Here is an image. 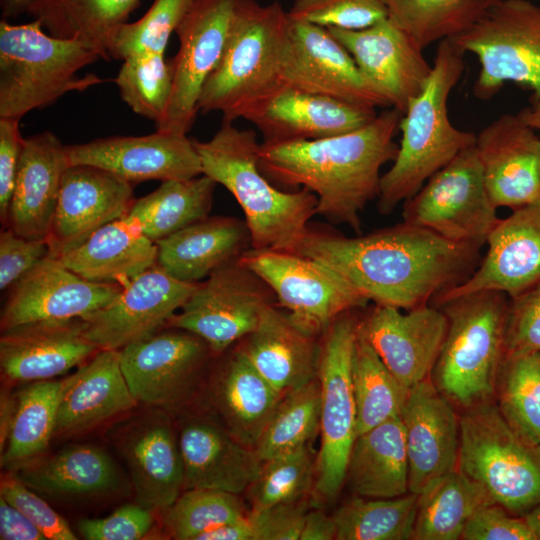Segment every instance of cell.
Listing matches in <instances>:
<instances>
[{
    "label": "cell",
    "instance_id": "cell-1",
    "mask_svg": "<svg viewBox=\"0 0 540 540\" xmlns=\"http://www.w3.org/2000/svg\"><path fill=\"white\" fill-rule=\"evenodd\" d=\"M481 248L403 221L356 237L309 228L294 252L325 265L368 301L407 311L464 282Z\"/></svg>",
    "mask_w": 540,
    "mask_h": 540
},
{
    "label": "cell",
    "instance_id": "cell-2",
    "mask_svg": "<svg viewBox=\"0 0 540 540\" xmlns=\"http://www.w3.org/2000/svg\"><path fill=\"white\" fill-rule=\"evenodd\" d=\"M403 114L386 109L367 125L316 140L260 143L259 166L268 179L306 188L317 197L315 215L361 234V212L378 198L381 168L396 158Z\"/></svg>",
    "mask_w": 540,
    "mask_h": 540
},
{
    "label": "cell",
    "instance_id": "cell-3",
    "mask_svg": "<svg viewBox=\"0 0 540 540\" xmlns=\"http://www.w3.org/2000/svg\"><path fill=\"white\" fill-rule=\"evenodd\" d=\"M232 123L223 121L207 141L193 140L202 174L240 205L251 248L294 252L315 215L317 197L306 188L285 192L274 187L260 169L256 133Z\"/></svg>",
    "mask_w": 540,
    "mask_h": 540
},
{
    "label": "cell",
    "instance_id": "cell-4",
    "mask_svg": "<svg viewBox=\"0 0 540 540\" xmlns=\"http://www.w3.org/2000/svg\"><path fill=\"white\" fill-rule=\"evenodd\" d=\"M463 55L450 39L438 43L431 74L401 118L398 152L380 181V214L392 213L433 174L475 144L476 134L456 128L448 116L450 93L465 69Z\"/></svg>",
    "mask_w": 540,
    "mask_h": 540
},
{
    "label": "cell",
    "instance_id": "cell-5",
    "mask_svg": "<svg viewBox=\"0 0 540 540\" xmlns=\"http://www.w3.org/2000/svg\"><path fill=\"white\" fill-rule=\"evenodd\" d=\"M289 24L279 1L239 0L222 56L203 85L199 111L220 112L228 122L246 119L282 87Z\"/></svg>",
    "mask_w": 540,
    "mask_h": 540
},
{
    "label": "cell",
    "instance_id": "cell-6",
    "mask_svg": "<svg viewBox=\"0 0 540 540\" xmlns=\"http://www.w3.org/2000/svg\"><path fill=\"white\" fill-rule=\"evenodd\" d=\"M448 329L431 380L455 407L464 410L495 398L506 355L509 297L475 292L439 305Z\"/></svg>",
    "mask_w": 540,
    "mask_h": 540
},
{
    "label": "cell",
    "instance_id": "cell-7",
    "mask_svg": "<svg viewBox=\"0 0 540 540\" xmlns=\"http://www.w3.org/2000/svg\"><path fill=\"white\" fill-rule=\"evenodd\" d=\"M101 58L76 39L45 33L37 19L26 24L0 22V118L19 119L70 91H83L103 80L78 72Z\"/></svg>",
    "mask_w": 540,
    "mask_h": 540
},
{
    "label": "cell",
    "instance_id": "cell-8",
    "mask_svg": "<svg viewBox=\"0 0 540 540\" xmlns=\"http://www.w3.org/2000/svg\"><path fill=\"white\" fill-rule=\"evenodd\" d=\"M458 469L513 515L540 503V447L511 425L495 398L462 410Z\"/></svg>",
    "mask_w": 540,
    "mask_h": 540
},
{
    "label": "cell",
    "instance_id": "cell-9",
    "mask_svg": "<svg viewBox=\"0 0 540 540\" xmlns=\"http://www.w3.org/2000/svg\"><path fill=\"white\" fill-rule=\"evenodd\" d=\"M353 311L336 318L323 333L320 343L321 441L314 491L327 501L337 497L345 482L349 456L357 437L351 364L360 319Z\"/></svg>",
    "mask_w": 540,
    "mask_h": 540
},
{
    "label": "cell",
    "instance_id": "cell-10",
    "mask_svg": "<svg viewBox=\"0 0 540 540\" xmlns=\"http://www.w3.org/2000/svg\"><path fill=\"white\" fill-rule=\"evenodd\" d=\"M462 53L474 54L480 71L473 93L492 98L514 82L540 98V6L529 0H501L473 27L450 39Z\"/></svg>",
    "mask_w": 540,
    "mask_h": 540
},
{
    "label": "cell",
    "instance_id": "cell-11",
    "mask_svg": "<svg viewBox=\"0 0 540 540\" xmlns=\"http://www.w3.org/2000/svg\"><path fill=\"white\" fill-rule=\"evenodd\" d=\"M492 203L475 144L461 151L403 202V221L459 243L483 247L501 218Z\"/></svg>",
    "mask_w": 540,
    "mask_h": 540
},
{
    "label": "cell",
    "instance_id": "cell-12",
    "mask_svg": "<svg viewBox=\"0 0 540 540\" xmlns=\"http://www.w3.org/2000/svg\"><path fill=\"white\" fill-rule=\"evenodd\" d=\"M239 260L265 282L297 326L317 337L336 318L369 302L334 271L295 252L249 248Z\"/></svg>",
    "mask_w": 540,
    "mask_h": 540
},
{
    "label": "cell",
    "instance_id": "cell-13",
    "mask_svg": "<svg viewBox=\"0 0 540 540\" xmlns=\"http://www.w3.org/2000/svg\"><path fill=\"white\" fill-rule=\"evenodd\" d=\"M271 289L239 257L215 269L197 288L168 327L202 338L212 352L220 353L258 326L273 305Z\"/></svg>",
    "mask_w": 540,
    "mask_h": 540
},
{
    "label": "cell",
    "instance_id": "cell-14",
    "mask_svg": "<svg viewBox=\"0 0 540 540\" xmlns=\"http://www.w3.org/2000/svg\"><path fill=\"white\" fill-rule=\"evenodd\" d=\"M239 0H194L175 33L179 40L173 64V88L163 119L155 130L187 135L197 117L208 76L218 64Z\"/></svg>",
    "mask_w": 540,
    "mask_h": 540
},
{
    "label": "cell",
    "instance_id": "cell-15",
    "mask_svg": "<svg viewBox=\"0 0 540 540\" xmlns=\"http://www.w3.org/2000/svg\"><path fill=\"white\" fill-rule=\"evenodd\" d=\"M281 83L368 109L389 107L327 28L291 18Z\"/></svg>",
    "mask_w": 540,
    "mask_h": 540
},
{
    "label": "cell",
    "instance_id": "cell-16",
    "mask_svg": "<svg viewBox=\"0 0 540 540\" xmlns=\"http://www.w3.org/2000/svg\"><path fill=\"white\" fill-rule=\"evenodd\" d=\"M160 329L120 352V365L137 402L170 407L194 388L210 352L199 336L183 329Z\"/></svg>",
    "mask_w": 540,
    "mask_h": 540
},
{
    "label": "cell",
    "instance_id": "cell-17",
    "mask_svg": "<svg viewBox=\"0 0 540 540\" xmlns=\"http://www.w3.org/2000/svg\"><path fill=\"white\" fill-rule=\"evenodd\" d=\"M198 283L177 280L154 265L107 304L82 317L85 334L99 350L119 351L167 325Z\"/></svg>",
    "mask_w": 540,
    "mask_h": 540
},
{
    "label": "cell",
    "instance_id": "cell-18",
    "mask_svg": "<svg viewBox=\"0 0 540 540\" xmlns=\"http://www.w3.org/2000/svg\"><path fill=\"white\" fill-rule=\"evenodd\" d=\"M487 250L461 284L431 302L438 307L455 297L497 291L515 297L540 283V199L512 210L489 234Z\"/></svg>",
    "mask_w": 540,
    "mask_h": 540
},
{
    "label": "cell",
    "instance_id": "cell-19",
    "mask_svg": "<svg viewBox=\"0 0 540 540\" xmlns=\"http://www.w3.org/2000/svg\"><path fill=\"white\" fill-rule=\"evenodd\" d=\"M448 329L440 307L407 310L374 304L359 330L400 384L409 390L431 376Z\"/></svg>",
    "mask_w": 540,
    "mask_h": 540
},
{
    "label": "cell",
    "instance_id": "cell-20",
    "mask_svg": "<svg viewBox=\"0 0 540 540\" xmlns=\"http://www.w3.org/2000/svg\"><path fill=\"white\" fill-rule=\"evenodd\" d=\"M70 165L103 169L131 184L185 180L202 175L193 140L155 130L144 136H113L66 145Z\"/></svg>",
    "mask_w": 540,
    "mask_h": 540
},
{
    "label": "cell",
    "instance_id": "cell-21",
    "mask_svg": "<svg viewBox=\"0 0 540 540\" xmlns=\"http://www.w3.org/2000/svg\"><path fill=\"white\" fill-rule=\"evenodd\" d=\"M122 288L86 280L49 255L7 291L1 331L33 322L85 317L111 301Z\"/></svg>",
    "mask_w": 540,
    "mask_h": 540
},
{
    "label": "cell",
    "instance_id": "cell-22",
    "mask_svg": "<svg viewBox=\"0 0 540 540\" xmlns=\"http://www.w3.org/2000/svg\"><path fill=\"white\" fill-rule=\"evenodd\" d=\"M327 29L347 49L389 107L404 114L432 71L423 49L390 18L361 30Z\"/></svg>",
    "mask_w": 540,
    "mask_h": 540
},
{
    "label": "cell",
    "instance_id": "cell-23",
    "mask_svg": "<svg viewBox=\"0 0 540 540\" xmlns=\"http://www.w3.org/2000/svg\"><path fill=\"white\" fill-rule=\"evenodd\" d=\"M133 184L94 166L70 165L64 172L47 241L58 258L104 225L127 215Z\"/></svg>",
    "mask_w": 540,
    "mask_h": 540
},
{
    "label": "cell",
    "instance_id": "cell-24",
    "mask_svg": "<svg viewBox=\"0 0 540 540\" xmlns=\"http://www.w3.org/2000/svg\"><path fill=\"white\" fill-rule=\"evenodd\" d=\"M518 114H503L477 135L488 195L512 210L540 199V135Z\"/></svg>",
    "mask_w": 540,
    "mask_h": 540
},
{
    "label": "cell",
    "instance_id": "cell-25",
    "mask_svg": "<svg viewBox=\"0 0 540 540\" xmlns=\"http://www.w3.org/2000/svg\"><path fill=\"white\" fill-rule=\"evenodd\" d=\"M401 419L408 457L409 492L418 495L458 467L460 416L429 377L409 389Z\"/></svg>",
    "mask_w": 540,
    "mask_h": 540
},
{
    "label": "cell",
    "instance_id": "cell-26",
    "mask_svg": "<svg viewBox=\"0 0 540 540\" xmlns=\"http://www.w3.org/2000/svg\"><path fill=\"white\" fill-rule=\"evenodd\" d=\"M98 351L85 334L83 318L33 322L1 331L0 366L10 381L49 380Z\"/></svg>",
    "mask_w": 540,
    "mask_h": 540
},
{
    "label": "cell",
    "instance_id": "cell-27",
    "mask_svg": "<svg viewBox=\"0 0 540 540\" xmlns=\"http://www.w3.org/2000/svg\"><path fill=\"white\" fill-rule=\"evenodd\" d=\"M377 113L324 95L282 86L246 120L263 136L262 143L316 140L355 131Z\"/></svg>",
    "mask_w": 540,
    "mask_h": 540
},
{
    "label": "cell",
    "instance_id": "cell-28",
    "mask_svg": "<svg viewBox=\"0 0 540 540\" xmlns=\"http://www.w3.org/2000/svg\"><path fill=\"white\" fill-rule=\"evenodd\" d=\"M66 145L50 131L24 138L6 225L19 236L47 239L65 170Z\"/></svg>",
    "mask_w": 540,
    "mask_h": 540
},
{
    "label": "cell",
    "instance_id": "cell-29",
    "mask_svg": "<svg viewBox=\"0 0 540 540\" xmlns=\"http://www.w3.org/2000/svg\"><path fill=\"white\" fill-rule=\"evenodd\" d=\"M63 381L54 436L83 433L138 403L124 378L118 350H99Z\"/></svg>",
    "mask_w": 540,
    "mask_h": 540
},
{
    "label": "cell",
    "instance_id": "cell-30",
    "mask_svg": "<svg viewBox=\"0 0 540 540\" xmlns=\"http://www.w3.org/2000/svg\"><path fill=\"white\" fill-rule=\"evenodd\" d=\"M129 468L138 504L166 509L184 489V466L169 421L153 415L134 423L119 442Z\"/></svg>",
    "mask_w": 540,
    "mask_h": 540
},
{
    "label": "cell",
    "instance_id": "cell-31",
    "mask_svg": "<svg viewBox=\"0 0 540 540\" xmlns=\"http://www.w3.org/2000/svg\"><path fill=\"white\" fill-rule=\"evenodd\" d=\"M178 441L184 466V490L215 489L239 495L246 492L259 474L262 462L254 449L213 423L187 422Z\"/></svg>",
    "mask_w": 540,
    "mask_h": 540
},
{
    "label": "cell",
    "instance_id": "cell-32",
    "mask_svg": "<svg viewBox=\"0 0 540 540\" xmlns=\"http://www.w3.org/2000/svg\"><path fill=\"white\" fill-rule=\"evenodd\" d=\"M240 349L280 393L318 378L320 343L297 326L287 312L270 305Z\"/></svg>",
    "mask_w": 540,
    "mask_h": 540
},
{
    "label": "cell",
    "instance_id": "cell-33",
    "mask_svg": "<svg viewBox=\"0 0 540 540\" xmlns=\"http://www.w3.org/2000/svg\"><path fill=\"white\" fill-rule=\"evenodd\" d=\"M250 241L245 222L213 216L156 242V264L173 278L198 283L221 265L238 258Z\"/></svg>",
    "mask_w": 540,
    "mask_h": 540
},
{
    "label": "cell",
    "instance_id": "cell-34",
    "mask_svg": "<svg viewBox=\"0 0 540 540\" xmlns=\"http://www.w3.org/2000/svg\"><path fill=\"white\" fill-rule=\"evenodd\" d=\"M157 246L127 216L114 220L57 259L82 278L122 287L156 264Z\"/></svg>",
    "mask_w": 540,
    "mask_h": 540
},
{
    "label": "cell",
    "instance_id": "cell-35",
    "mask_svg": "<svg viewBox=\"0 0 540 540\" xmlns=\"http://www.w3.org/2000/svg\"><path fill=\"white\" fill-rule=\"evenodd\" d=\"M357 496L394 498L409 493V467L401 416L359 434L346 479Z\"/></svg>",
    "mask_w": 540,
    "mask_h": 540
},
{
    "label": "cell",
    "instance_id": "cell-36",
    "mask_svg": "<svg viewBox=\"0 0 540 540\" xmlns=\"http://www.w3.org/2000/svg\"><path fill=\"white\" fill-rule=\"evenodd\" d=\"M284 394L263 377L239 348L217 380L215 402L226 430L254 448Z\"/></svg>",
    "mask_w": 540,
    "mask_h": 540
},
{
    "label": "cell",
    "instance_id": "cell-37",
    "mask_svg": "<svg viewBox=\"0 0 540 540\" xmlns=\"http://www.w3.org/2000/svg\"><path fill=\"white\" fill-rule=\"evenodd\" d=\"M16 471L15 476L32 490L57 497L107 493L120 480L113 460L102 449L87 444L67 446Z\"/></svg>",
    "mask_w": 540,
    "mask_h": 540
},
{
    "label": "cell",
    "instance_id": "cell-38",
    "mask_svg": "<svg viewBox=\"0 0 540 540\" xmlns=\"http://www.w3.org/2000/svg\"><path fill=\"white\" fill-rule=\"evenodd\" d=\"M139 0H33L28 13L52 36L76 39L109 60L114 32L128 22Z\"/></svg>",
    "mask_w": 540,
    "mask_h": 540
},
{
    "label": "cell",
    "instance_id": "cell-39",
    "mask_svg": "<svg viewBox=\"0 0 540 540\" xmlns=\"http://www.w3.org/2000/svg\"><path fill=\"white\" fill-rule=\"evenodd\" d=\"M217 183L206 175L167 180L153 192L135 199L127 217L157 242L208 217Z\"/></svg>",
    "mask_w": 540,
    "mask_h": 540
},
{
    "label": "cell",
    "instance_id": "cell-40",
    "mask_svg": "<svg viewBox=\"0 0 540 540\" xmlns=\"http://www.w3.org/2000/svg\"><path fill=\"white\" fill-rule=\"evenodd\" d=\"M494 503L486 491L458 467L418 494L415 540H458L471 515Z\"/></svg>",
    "mask_w": 540,
    "mask_h": 540
},
{
    "label": "cell",
    "instance_id": "cell-41",
    "mask_svg": "<svg viewBox=\"0 0 540 540\" xmlns=\"http://www.w3.org/2000/svg\"><path fill=\"white\" fill-rule=\"evenodd\" d=\"M62 380L34 381L15 401L1 449L2 466L18 468L43 454L54 436Z\"/></svg>",
    "mask_w": 540,
    "mask_h": 540
},
{
    "label": "cell",
    "instance_id": "cell-42",
    "mask_svg": "<svg viewBox=\"0 0 540 540\" xmlns=\"http://www.w3.org/2000/svg\"><path fill=\"white\" fill-rule=\"evenodd\" d=\"M501 0H383L390 18L421 49L473 27Z\"/></svg>",
    "mask_w": 540,
    "mask_h": 540
},
{
    "label": "cell",
    "instance_id": "cell-43",
    "mask_svg": "<svg viewBox=\"0 0 540 540\" xmlns=\"http://www.w3.org/2000/svg\"><path fill=\"white\" fill-rule=\"evenodd\" d=\"M351 379L357 436L401 416L409 390L386 367L359 328L352 355Z\"/></svg>",
    "mask_w": 540,
    "mask_h": 540
},
{
    "label": "cell",
    "instance_id": "cell-44",
    "mask_svg": "<svg viewBox=\"0 0 540 540\" xmlns=\"http://www.w3.org/2000/svg\"><path fill=\"white\" fill-rule=\"evenodd\" d=\"M418 495L366 498L355 495L332 516L336 540L413 539Z\"/></svg>",
    "mask_w": 540,
    "mask_h": 540
},
{
    "label": "cell",
    "instance_id": "cell-45",
    "mask_svg": "<svg viewBox=\"0 0 540 540\" xmlns=\"http://www.w3.org/2000/svg\"><path fill=\"white\" fill-rule=\"evenodd\" d=\"M320 410L318 378L284 394L253 448L259 460L310 444L320 430Z\"/></svg>",
    "mask_w": 540,
    "mask_h": 540
},
{
    "label": "cell",
    "instance_id": "cell-46",
    "mask_svg": "<svg viewBox=\"0 0 540 540\" xmlns=\"http://www.w3.org/2000/svg\"><path fill=\"white\" fill-rule=\"evenodd\" d=\"M495 401L511 425L540 447V351L505 356Z\"/></svg>",
    "mask_w": 540,
    "mask_h": 540
},
{
    "label": "cell",
    "instance_id": "cell-47",
    "mask_svg": "<svg viewBox=\"0 0 540 540\" xmlns=\"http://www.w3.org/2000/svg\"><path fill=\"white\" fill-rule=\"evenodd\" d=\"M122 100L138 115L158 124L172 94L173 64L165 53H145L123 60L115 78Z\"/></svg>",
    "mask_w": 540,
    "mask_h": 540
},
{
    "label": "cell",
    "instance_id": "cell-48",
    "mask_svg": "<svg viewBox=\"0 0 540 540\" xmlns=\"http://www.w3.org/2000/svg\"><path fill=\"white\" fill-rule=\"evenodd\" d=\"M316 458L308 444L262 462L258 476L246 490L251 510L306 498L314 488Z\"/></svg>",
    "mask_w": 540,
    "mask_h": 540
},
{
    "label": "cell",
    "instance_id": "cell-49",
    "mask_svg": "<svg viewBox=\"0 0 540 540\" xmlns=\"http://www.w3.org/2000/svg\"><path fill=\"white\" fill-rule=\"evenodd\" d=\"M238 494L215 489H187L165 509L164 524L177 540H196L205 532L247 515Z\"/></svg>",
    "mask_w": 540,
    "mask_h": 540
},
{
    "label": "cell",
    "instance_id": "cell-50",
    "mask_svg": "<svg viewBox=\"0 0 540 540\" xmlns=\"http://www.w3.org/2000/svg\"><path fill=\"white\" fill-rule=\"evenodd\" d=\"M193 1L154 0L139 20L126 22L114 32L107 46L109 60L123 61L134 55L165 53L170 36Z\"/></svg>",
    "mask_w": 540,
    "mask_h": 540
},
{
    "label": "cell",
    "instance_id": "cell-51",
    "mask_svg": "<svg viewBox=\"0 0 540 540\" xmlns=\"http://www.w3.org/2000/svg\"><path fill=\"white\" fill-rule=\"evenodd\" d=\"M292 20L324 28L361 30L388 18L383 0H294Z\"/></svg>",
    "mask_w": 540,
    "mask_h": 540
},
{
    "label": "cell",
    "instance_id": "cell-52",
    "mask_svg": "<svg viewBox=\"0 0 540 540\" xmlns=\"http://www.w3.org/2000/svg\"><path fill=\"white\" fill-rule=\"evenodd\" d=\"M0 494L9 504L28 517L47 540H76L65 519L15 475L2 477Z\"/></svg>",
    "mask_w": 540,
    "mask_h": 540
},
{
    "label": "cell",
    "instance_id": "cell-53",
    "mask_svg": "<svg viewBox=\"0 0 540 540\" xmlns=\"http://www.w3.org/2000/svg\"><path fill=\"white\" fill-rule=\"evenodd\" d=\"M537 351H540V283L509 298L506 329V355Z\"/></svg>",
    "mask_w": 540,
    "mask_h": 540
},
{
    "label": "cell",
    "instance_id": "cell-54",
    "mask_svg": "<svg viewBox=\"0 0 540 540\" xmlns=\"http://www.w3.org/2000/svg\"><path fill=\"white\" fill-rule=\"evenodd\" d=\"M151 509L127 504L105 518L82 519L78 531L87 540H138L152 528Z\"/></svg>",
    "mask_w": 540,
    "mask_h": 540
},
{
    "label": "cell",
    "instance_id": "cell-55",
    "mask_svg": "<svg viewBox=\"0 0 540 540\" xmlns=\"http://www.w3.org/2000/svg\"><path fill=\"white\" fill-rule=\"evenodd\" d=\"M50 255L47 239H30L9 228L0 232V289L8 291Z\"/></svg>",
    "mask_w": 540,
    "mask_h": 540
},
{
    "label": "cell",
    "instance_id": "cell-56",
    "mask_svg": "<svg viewBox=\"0 0 540 540\" xmlns=\"http://www.w3.org/2000/svg\"><path fill=\"white\" fill-rule=\"evenodd\" d=\"M464 540H534L523 516H516L496 503L480 506L467 521Z\"/></svg>",
    "mask_w": 540,
    "mask_h": 540
},
{
    "label": "cell",
    "instance_id": "cell-57",
    "mask_svg": "<svg viewBox=\"0 0 540 540\" xmlns=\"http://www.w3.org/2000/svg\"><path fill=\"white\" fill-rule=\"evenodd\" d=\"M310 510L307 498L248 512L255 540H300Z\"/></svg>",
    "mask_w": 540,
    "mask_h": 540
},
{
    "label": "cell",
    "instance_id": "cell-58",
    "mask_svg": "<svg viewBox=\"0 0 540 540\" xmlns=\"http://www.w3.org/2000/svg\"><path fill=\"white\" fill-rule=\"evenodd\" d=\"M20 120L0 118V221L6 225L24 138Z\"/></svg>",
    "mask_w": 540,
    "mask_h": 540
},
{
    "label": "cell",
    "instance_id": "cell-59",
    "mask_svg": "<svg viewBox=\"0 0 540 540\" xmlns=\"http://www.w3.org/2000/svg\"><path fill=\"white\" fill-rule=\"evenodd\" d=\"M0 539L47 540L28 517L2 497H0Z\"/></svg>",
    "mask_w": 540,
    "mask_h": 540
},
{
    "label": "cell",
    "instance_id": "cell-60",
    "mask_svg": "<svg viewBox=\"0 0 540 540\" xmlns=\"http://www.w3.org/2000/svg\"><path fill=\"white\" fill-rule=\"evenodd\" d=\"M335 537L336 525L333 517L320 510H309L300 540H333Z\"/></svg>",
    "mask_w": 540,
    "mask_h": 540
},
{
    "label": "cell",
    "instance_id": "cell-61",
    "mask_svg": "<svg viewBox=\"0 0 540 540\" xmlns=\"http://www.w3.org/2000/svg\"><path fill=\"white\" fill-rule=\"evenodd\" d=\"M196 540H255L254 529L246 516L205 532Z\"/></svg>",
    "mask_w": 540,
    "mask_h": 540
},
{
    "label": "cell",
    "instance_id": "cell-62",
    "mask_svg": "<svg viewBox=\"0 0 540 540\" xmlns=\"http://www.w3.org/2000/svg\"><path fill=\"white\" fill-rule=\"evenodd\" d=\"M531 104L519 112L523 120L540 132V98L531 97Z\"/></svg>",
    "mask_w": 540,
    "mask_h": 540
},
{
    "label": "cell",
    "instance_id": "cell-63",
    "mask_svg": "<svg viewBox=\"0 0 540 540\" xmlns=\"http://www.w3.org/2000/svg\"><path fill=\"white\" fill-rule=\"evenodd\" d=\"M33 0H1L3 15L6 17L16 16L27 12Z\"/></svg>",
    "mask_w": 540,
    "mask_h": 540
},
{
    "label": "cell",
    "instance_id": "cell-64",
    "mask_svg": "<svg viewBox=\"0 0 540 540\" xmlns=\"http://www.w3.org/2000/svg\"><path fill=\"white\" fill-rule=\"evenodd\" d=\"M529 526L534 540H540V503L523 515Z\"/></svg>",
    "mask_w": 540,
    "mask_h": 540
}]
</instances>
